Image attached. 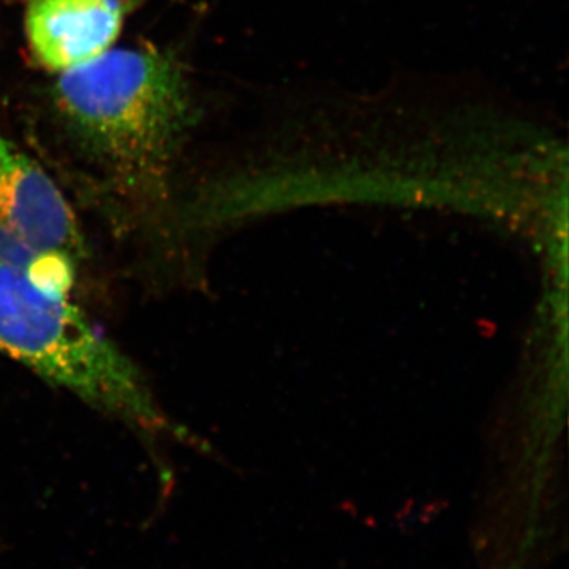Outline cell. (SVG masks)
<instances>
[{
	"instance_id": "1",
	"label": "cell",
	"mask_w": 569,
	"mask_h": 569,
	"mask_svg": "<svg viewBox=\"0 0 569 569\" xmlns=\"http://www.w3.org/2000/svg\"><path fill=\"white\" fill-rule=\"evenodd\" d=\"M52 108L80 181L116 222L167 219L173 174L198 110L173 52L129 47L58 74Z\"/></svg>"
},
{
	"instance_id": "2",
	"label": "cell",
	"mask_w": 569,
	"mask_h": 569,
	"mask_svg": "<svg viewBox=\"0 0 569 569\" xmlns=\"http://www.w3.org/2000/svg\"><path fill=\"white\" fill-rule=\"evenodd\" d=\"M0 353L92 408L153 437L189 441L121 348L69 295L0 263Z\"/></svg>"
},
{
	"instance_id": "3",
	"label": "cell",
	"mask_w": 569,
	"mask_h": 569,
	"mask_svg": "<svg viewBox=\"0 0 569 569\" xmlns=\"http://www.w3.org/2000/svg\"><path fill=\"white\" fill-rule=\"evenodd\" d=\"M88 257L84 231L61 187L0 134V263L70 295Z\"/></svg>"
},
{
	"instance_id": "4",
	"label": "cell",
	"mask_w": 569,
	"mask_h": 569,
	"mask_svg": "<svg viewBox=\"0 0 569 569\" xmlns=\"http://www.w3.org/2000/svg\"><path fill=\"white\" fill-rule=\"evenodd\" d=\"M133 0H28L26 37L36 61L63 73L96 61L118 40Z\"/></svg>"
}]
</instances>
